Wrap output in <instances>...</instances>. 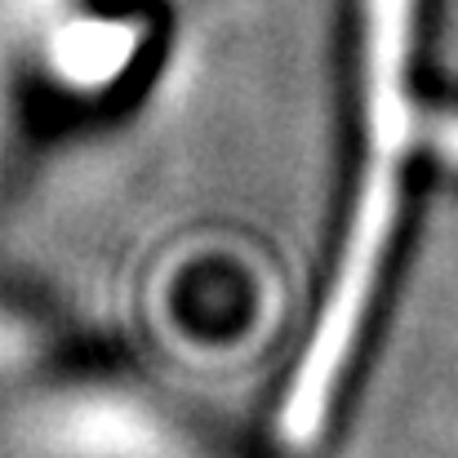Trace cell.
<instances>
[{"label":"cell","instance_id":"cell-3","mask_svg":"<svg viewBox=\"0 0 458 458\" xmlns=\"http://www.w3.org/2000/svg\"><path fill=\"white\" fill-rule=\"evenodd\" d=\"M67 0H0V18L4 22H40V18H49L54 9H63Z\"/></svg>","mask_w":458,"mask_h":458},{"label":"cell","instance_id":"cell-1","mask_svg":"<svg viewBox=\"0 0 458 458\" xmlns=\"http://www.w3.org/2000/svg\"><path fill=\"white\" fill-rule=\"evenodd\" d=\"M18 437L36 458H152L148 423L116 396L49 392L22 419Z\"/></svg>","mask_w":458,"mask_h":458},{"label":"cell","instance_id":"cell-2","mask_svg":"<svg viewBox=\"0 0 458 458\" xmlns=\"http://www.w3.org/2000/svg\"><path fill=\"white\" fill-rule=\"evenodd\" d=\"M40 27V67L49 76L54 89L67 94H103L107 85H116V76L134 63L139 54V27L125 18H103V13H81L72 4L54 9L49 18L36 22Z\"/></svg>","mask_w":458,"mask_h":458},{"label":"cell","instance_id":"cell-4","mask_svg":"<svg viewBox=\"0 0 458 458\" xmlns=\"http://www.w3.org/2000/svg\"><path fill=\"white\" fill-rule=\"evenodd\" d=\"M432 143H437V152L445 156V160L458 165V116H441L432 125Z\"/></svg>","mask_w":458,"mask_h":458}]
</instances>
